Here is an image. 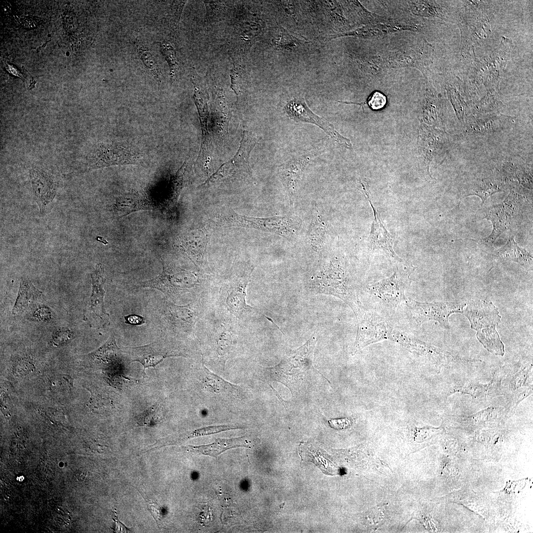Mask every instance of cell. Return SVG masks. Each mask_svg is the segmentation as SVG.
Here are the masks:
<instances>
[{"mask_svg": "<svg viewBox=\"0 0 533 533\" xmlns=\"http://www.w3.org/2000/svg\"><path fill=\"white\" fill-rule=\"evenodd\" d=\"M248 448L249 443L245 437L217 439L214 442L204 445H189L186 448L188 451L204 455L217 457L224 451L236 447Z\"/></svg>", "mask_w": 533, "mask_h": 533, "instance_id": "cell-24", "label": "cell"}, {"mask_svg": "<svg viewBox=\"0 0 533 533\" xmlns=\"http://www.w3.org/2000/svg\"><path fill=\"white\" fill-rule=\"evenodd\" d=\"M502 186L499 180L485 178L477 179L469 185L464 193L463 196L476 195L481 199V205L485 203L488 197L493 194L503 191Z\"/></svg>", "mask_w": 533, "mask_h": 533, "instance_id": "cell-26", "label": "cell"}, {"mask_svg": "<svg viewBox=\"0 0 533 533\" xmlns=\"http://www.w3.org/2000/svg\"><path fill=\"white\" fill-rule=\"evenodd\" d=\"M409 276L399 270L390 277L383 279L368 286L371 294L388 305L396 307L407 299L405 291Z\"/></svg>", "mask_w": 533, "mask_h": 533, "instance_id": "cell-13", "label": "cell"}, {"mask_svg": "<svg viewBox=\"0 0 533 533\" xmlns=\"http://www.w3.org/2000/svg\"><path fill=\"white\" fill-rule=\"evenodd\" d=\"M257 143V138L252 133L244 131L240 145L235 155L229 161L222 165L203 185L221 182L236 175L239 172H249L250 154Z\"/></svg>", "mask_w": 533, "mask_h": 533, "instance_id": "cell-11", "label": "cell"}, {"mask_svg": "<svg viewBox=\"0 0 533 533\" xmlns=\"http://www.w3.org/2000/svg\"><path fill=\"white\" fill-rule=\"evenodd\" d=\"M114 531L117 533H128L130 531L125 525L121 523L118 519L116 514L115 515V518L114 519Z\"/></svg>", "mask_w": 533, "mask_h": 533, "instance_id": "cell-50", "label": "cell"}, {"mask_svg": "<svg viewBox=\"0 0 533 533\" xmlns=\"http://www.w3.org/2000/svg\"><path fill=\"white\" fill-rule=\"evenodd\" d=\"M326 228L324 223L318 218L312 223L308 231V238L310 245L315 250L319 249L323 245Z\"/></svg>", "mask_w": 533, "mask_h": 533, "instance_id": "cell-35", "label": "cell"}, {"mask_svg": "<svg viewBox=\"0 0 533 533\" xmlns=\"http://www.w3.org/2000/svg\"><path fill=\"white\" fill-rule=\"evenodd\" d=\"M387 99L385 95L379 91L373 92L368 99V105L374 111H379L383 108L386 104Z\"/></svg>", "mask_w": 533, "mask_h": 533, "instance_id": "cell-40", "label": "cell"}, {"mask_svg": "<svg viewBox=\"0 0 533 533\" xmlns=\"http://www.w3.org/2000/svg\"><path fill=\"white\" fill-rule=\"evenodd\" d=\"M463 7L458 19L461 34L462 52H474L473 44L487 38L490 33L489 13L483 1H463Z\"/></svg>", "mask_w": 533, "mask_h": 533, "instance_id": "cell-3", "label": "cell"}, {"mask_svg": "<svg viewBox=\"0 0 533 533\" xmlns=\"http://www.w3.org/2000/svg\"><path fill=\"white\" fill-rule=\"evenodd\" d=\"M229 76L231 79L230 88L233 90L237 96L240 92V84L241 81L240 75L237 72L235 68L231 70Z\"/></svg>", "mask_w": 533, "mask_h": 533, "instance_id": "cell-46", "label": "cell"}, {"mask_svg": "<svg viewBox=\"0 0 533 533\" xmlns=\"http://www.w3.org/2000/svg\"><path fill=\"white\" fill-rule=\"evenodd\" d=\"M130 353L132 356V361H138L144 366L145 369L149 367H155L164 358L176 356L170 353L161 343H154L143 346L131 348Z\"/></svg>", "mask_w": 533, "mask_h": 533, "instance_id": "cell-22", "label": "cell"}, {"mask_svg": "<svg viewBox=\"0 0 533 533\" xmlns=\"http://www.w3.org/2000/svg\"><path fill=\"white\" fill-rule=\"evenodd\" d=\"M196 279L194 276L184 271H173L163 266L162 272L157 277L142 282L143 287L156 289L166 296H171L193 287Z\"/></svg>", "mask_w": 533, "mask_h": 533, "instance_id": "cell-14", "label": "cell"}, {"mask_svg": "<svg viewBox=\"0 0 533 533\" xmlns=\"http://www.w3.org/2000/svg\"><path fill=\"white\" fill-rule=\"evenodd\" d=\"M363 191L366 195L374 212V220L371 227L369 238L371 249H382L393 259L402 262V260L394 252L393 249V239L382 223L376 208L371 202L369 195L366 190L365 186L361 183Z\"/></svg>", "mask_w": 533, "mask_h": 533, "instance_id": "cell-17", "label": "cell"}, {"mask_svg": "<svg viewBox=\"0 0 533 533\" xmlns=\"http://www.w3.org/2000/svg\"><path fill=\"white\" fill-rule=\"evenodd\" d=\"M447 91L457 117L461 122H463L466 107V104L464 98L456 88L448 86Z\"/></svg>", "mask_w": 533, "mask_h": 533, "instance_id": "cell-36", "label": "cell"}, {"mask_svg": "<svg viewBox=\"0 0 533 533\" xmlns=\"http://www.w3.org/2000/svg\"><path fill=\"white\" fill-rule=\"evenodd\" d=\"M220 329L216 343L217 352L219 356L225 358L228 353L232 338L230 332L227 328L222 325Z\"/></svg>", "mask_w": 533, "mask_h": 533, "instance_id": "cell-38", "label": "cell"}, {"mask_svg": "<svg viewBox=\"0 0 533 533\" xmlns=\"http://www.w3.org/2000/svg\"><path fill=\"white\" fill-rule=\"evenodd\" d=\"M252 271L234 280L226 288L225 303L228 310L234 315H239L245 311L256 309L247 305L245 300L246 290Z\"/></svg>", "mask_w": 533, "mask_h": 533, "instance_id": "cell-18", "label": "cell"}, {"mask_svg": "<svg viewBox=\"0 0 533 533\" xmlns=\"http://www.w3.org/2000/svg\"><path fill=\"white\" fill-rule=\"evenodd\" d=\"M407 305L414 318L419 323L429 320L437 321L442 327L450 329V316L462 313L466 304L459 302H420L407 300Z\"/></svg>", "mask_w": 533, "mask_h": 533, "instance_id": "cell-8", "label": "cell"}, {"mask_svg": "<svg viewBox=\"0 0 533 533\" xmlns=\"http://www.w3.org/2000/svg\"><path fill=\"white\" fill-rule=\"evenodd\" d=\"M72 379L66 375L58 376L51 381L52 387L59 391L69 390L72 387Z\"/></svg>", "mask_w": 533, "mask_h": 533, "instance_id": "cell-42", "label": "cell"}, {"mask_svg": "<svg viewBox=\"0 0 533 533\" xmlns=\"http://www.w3.org/2000/svg\"><path fill=\"white\" fill-rule=\"evenodd\" d=\"M239 428L241 427L233 425L209 426L195 430L188 436V438L209 435L224 431Z\"/></svg>", "mask_w": 533, "mask_h": 533, "instance_id": "cell-39", "label": "cell"}, {"mask_svg": "<svg viewBox=\"0 0 533 533\" xmlns=\"http://www.w3.org/2000/svg\"><path fill=\"white\" fill-rule=\"evenodd\" d=\"M125 323L132 325H140L145 322V318L140 315L132 314L124 316Z\"/></svg>", "mask_w": 533, "mask_h": 533, "instance_id": "cell-48", "label": "cell"}, {"mask_svg": "<svg viewBox=\"0 0 533 533\" xmlns=\"http://www.w3.org/2000/svg\"><path fill=\"white\" fill-rule=\"evenodd\" d=\"M277 38H274L272 41L275 46H287V45L295 44L297 39L293 36L289 35L283 29H278Z\"/></svg>", "mask_w": 533, "mask_h": 533, "instance_id": "cell-41", "label": "cell"}, {"mask_svg": "<svg viewBox=\"0 0 533 533\" xmlns=\"http://www.w3.org/2000/svg\"><path fill=\"white\" fill-rule=\"evenodd\" d=\"M141 152L136 148L121 143H100L88 155L89 169L114 165L138 164L142 161Z\"/></svg>", "mask_w": 533, "mask_h": 533, "instance_id": "cell-4", "label": "cell"}, {"mask_svg": "<svg viewBox=\"0 0 533 533\" xmlns=\"http://www.w3.org/2000/svg\"><path fill=\"white\" fill-rule=\"evenodd\" d=\"M523 202V197L511 190L502 203L489 208L485 218L492 222L493 229L489 236L481 240L484 244L492 247L498 237L511 226Z\"/></svg>", "mask_w": 533, "mask_h": 533, "instance_id": "cell-6", "label": "cell"}, {"mask_svg": "<svg viewBox=\"0 0 533 533\" xmlns=\"http://www.w3.org/2000/svg\"><path fill=\"white\" fill-rule=\"evenodd\" d=\"M228 220L232 226L254 228L280 235L288 234L291 232L292 228L290 220L286 217L258 218L234 213Z\"/></svg>", "mask_w": 533, "mask_h": 533, "instance_id": "cell-15", "label": "cell"}, {"mask_svg": "<svg viewBox=\"0 0 533 533\" xmlns=\"http://www.w3.org/2000/svg\"><path fill=\"white\" fill-rule=\"evenodd\" d=\"M512 42L510 38L503 37L499 46L483 59L479 64L483 77V84L487 91H499L501 75L509 59Z\"/></svg>", "mask_w": 533, "mask_h": 533, "instance_id": "cell-9", "label": "cell"}, {"mask_svg": "<svg viewBox=\"0 0 533 533\" xmlns=\"http://www.w3.org/2000/svg\"><path fill=\"white\" fill-rule=\"evenodd\" d=\"M330 426L336 429H343L349 427L351 424V420L347 418L339 419H332L328 421Z\"/></svg>", "mask_w": 533, "mask_h": 533, "instance_id": "cell-47", "label": "cell"}, {"mask_svg": "<svg viewBox=\"0 0 533 533\" xmlns=\"http://www.w3.org/2000/svg\"><path fill=\"white\" fill-rule=\"evenodd\" d=\"M511 116L500 113L475 116L467 125L468 132L475 135H486L502 128Z\"/></svg>", "mask_w": 533, "mask_h": 533, "instance_id": "cell-23", "label": "cell"}, {"mask_svg": "<svg viewBox=\"0 0 533 533\" xmlns=\"http://www.w3.org/2000/svg\"><path fill=\"white\" fill-rule=\"evenodd\" d=\"M37 18L32 17H24L21 18V23L26 28H34L38 25Z\"/></svg>", "mask_w": 533, "mask_h": 533, "instance_id": "cell-49", "label": "cell"}, {"mask_svg": "<svg viewBox=\"0 0 533 533\" xmlns=\"http://www.w3.org/2000/svg\"><path fill=\"white\" fill-rule=\"evenodd\" d=\"M462 313L476 331V337L483 346L494 355L503 356L504 346L496 330L501 320L498 308L490 301L477 300L466 304Z\"/></svg>", "mask_w": 533, "mask_h": 533, "instance_id": "cell-2", "label": "cell"}, {"mask_svg": "<svg viewBox=\"0 0 533 533\" xmlns=\"http://www.w3.org/2000/svg\"><path fill=\"white\" fill-rule=\"evenodd\" d=\"M119 348L116 344L113 335L102 346L89 354L90 358L98 361L109 363L117 359Z\"/></svg>", "mask_w": 533, "mask_h": 533, "instance_id": "cell-32", "label": "cell"}, {"mask_svg": "<svg viewBox=\"0 0 533 533\" xmlns=\"http://www.w3.org/2000/svg\"><path fill=\"white\" fill-rule=\"evenodd\" d=\"M357 332L352 352L382 340L390 339L393 329L381 316L364 308L355 316Z\"/></svg>", "mask_w": 533, "mask_h": 533, "instance_id": "cell-5", "label": "cell"}, {"mask_svg": "<svg viewBox=\"0 0 533 533\" xmlns=\"http://www.w3.org/2000/svg\"><path fill=\"white\" fill-rule=\"evenodd\" d=\"M499 91H487V93L476 103L473 108L475 116L500 113L504 105L500 100Z\"/></svg>", "mask_w": 533, "mask_h": 533, "instance_id": "cell-30", "label": "cell"}, {"mask_svg": "<svg viewBox=\"0 0 533 533\" xmlns=\"http://www.w3.org/2000/svg\"><path fill=\"white\" fill-rule=\"evenodd\" d=\"M284 109L291 119L317 125L338 144L348 148L352 147L350 140L341 135L326 119L314 113L304 98H294L286 104Z\"/></svg>", "mask_w": 533, "mask_h": 533, "instance_id": "cell-10", "label": "cell"}, {"mask_svg": "<svg viewBox=\"0 0 533 533\" xmlns=\"http://www.w3.org/2000/svg\"><path fill=\"white\" fill-rule=\"evenodd\" d=\"M70 333L69 332L62 331L56 334L54 338V342L56 344H59L68 340V339H70Z\"/></svg>", "mask_w": 533, "mask_h": 533, "instance_id": "cell-51", "label": "cell"}, {"mask_svg": "<svg viewBox=\"0 0 533 533\" xmlns=\"http://www.w3.org/2000/svg\"><path fill=\"white\" fill-rule=\"evenodd\" d=\"M314 294L332 295L347 304L355 315L363 308L344 263L333 259L312 276L308 285Z\"/></svg>", "mask_w": 533, "mask_h": 533, "instance_id": "cell-1", "label": "cell"}, {"mask_svg": "<svg viewBox=\"0 0 533 533\" xmlns=\"http://www.w3.org/2000/svg\"><path fill=\"white\" fill-rule=\"evenodd\" d=\"M138 54L153 77L158 82H161V72L157 61L149 49L140 42L135 43Z\"/></svg>", "mask_w": 533, "mask_h": 533, "instance_id": "cell-33", "label": "cell"}, {"mask_svg": "<svg viewBox=\"0 0 533 533\" xmlns=\"http://www.w3.org/2000/svg\"><path fill=\"white\" fill-rule=\"evenodd\" d=\"M161 410L157 405H154L136 416L137 423L140 426H153L160 421Z\"/></svg>", "mask_w": 533, "mask_h": 533, "instance_id": "cell-34", "label": "cell"}, {"mask_svg": "<svg viewBox=\"0 0 533 533\" xmlns=\"http://www.w3.org/2000/svg\"><path fill=\"white\" fill-rule=\"evenodd\" d=\"M34 366L29 359L26 358L18 360L13 367V371L17 375H25L33 371Z\"/></svg>", "mask_w": 533, "mask_h": 533, "instance_id": "cell-44", "label": "cell"}, {"mask_svg": "<svg viewBox=\"0 0 533 533\" xmlns=\"http://www.w3.org/2000/svg\"><path fill=\"white\" fill-rule=\"evenodd\" d=\"M139 492L145 499L147 503V506L148 510L151 513L157 525L160 523L161 521V518L162 516V510L160 505L156 501L151 500L147 498L140 491L138 490Z\"/></svg>", "mask_w": 533, "mask_h": 533, "instance_id": "cell-43", "label": "cell"}, {"mask_svg": "<svg viewBox=\"0 0 533 533\" xmlns=\"http://www.w3.org/2000/svg\"><path fill=\"white\" fill-rule=\"evenodd\" d=\"M92 291L84 313L83 320L91 328H101L110 324V315L104 307V284L106 281L104 267L97 264L91 274Z\"/></svg>", "mask_w": 533, "mask_h": 533, "instance_id": "cell-7", "label": "cell"}, {"mask_svg": "<svg viewBox=\"0 0 533 533\" xmlns=\"http://www.w3.org/2000/svg\"><path fill=\"white\" fill-rule=\"evenodd\" d=\"M146 196L138 191H132L116 197L114 211L117 217L122 218L135 212L152 209Z\"/></svg>", "mask_w": 533, "mask_h": 533, "instance_id": "cell-21", "label": "cell"}, {"mask_svg": "<svg viewBox=\"0 0 533 533\" xmlns=\"http://www.w3.org/2000/svg\"><path fill=\"white\" fill-rule=\"evenodd\" d=\"M4 65L5 68L11 74L23 79L22 74L14 66L11 65L10 63H7L6 62H4Z\"/></svg>", "mask_w": 533, "mask_h": 533, "instance_id": "cell-52", "label": "cell"}, {"mask_svg": "<svg viewBox=\"0 0 533 533\" xmlns=\"http://www.w3.org/2000/svg\"><path fill=\"white\" fill-rule=\"evenodd\" d=\"M204 367L203 383L205 389L215 394L231 393L237 395L240 387L232 384L215 375L205 366Z\"/></svg>", "mask_w": 533, "mask_h": 533, "instance_id": "cell-28", "label": "cell"}, {"mask_svg": "<svg viewBox=\"0 0 533 533\" xmlns=\"http://www.w3.org/2000/svg\"><path fill=\"white\" fill-rule=\"evenodd\" d=\"M33 189L40 212L54 199L56 194L54 183L44 171L33 169L30 171Z\"/></svg>", "mask_w": 533, "mask_h": 533, "instance_id": "cell-20", "label": "cell"}, {"mask_svg": "<svg viewBox=\"0 0 533 533\" xmlns=\"http://www.w3.org/2000/svg\"><path fill=\"white\" fill-rule=\"evenodd\" d=\"M316 343V337L313 334L303 345L292 351L290 361L297 365L311 366Z\"/></svg>", "mask_w": 533, "mask_h": 533, "instance_id": "cell-31", "label": "cell"}, {"mask_svg": "<svg viewBox=\"0 0 533 533\" xmlns=\"http://www.w3.org/2000/svg\"><path fill=\"white\" fill-rule=\"evenodd\" d=\"M391 340L393 341L404 347L420 356L426 357L436 363L448 364L458 362H471L455 356L450 352L419 340L406 333L393 329Z\"/></svg>", "mask_w": 533, "mask_h": 533, "instance_id": "cell-12", "label": "cell"}, {"mask_svg": "<svg viewBox=\"0 0 533 533\" xmlns=\"http://www.w3.org/2000/svg\"><path fill=\"white\" fill-rule=\"evenodd\" d=\"M316 155V152L311 151L299 157L292 158L279 167L281 180L287 190L291 203L292 204L298 183L303 172L307 164Z\"/></svg>", "mask_w": 533, "mask_h": 533, "instance_id": "cell-16", "label": "cell"}, {"mask_svg": "<svg viewBox=\"0 0 533 533\" xmlns=\"http://www.w3.org/2000/svg\"><path fill=\"white\" fill-rule=\"evenodd\" d=\"M42 292L36 288L27 277H22L19 290L12 310L13 314L22 313L36 304Z\"/></svg>", "mask_w": 533, "mask_h": 533, "instance_id": "cell-25", "label": "cell"}, {"mask_svg": "<svg viewBox=\"0 0 533 533\" xmlns=\"http://www.w3.org/2000/svg\"><path fill=\"white\" fill-rule=\"evenodd\" d=\"M161 51L167 61L171 78L175 77L178 70V64L176 58V52L174 47L168 42H162L160 44Z\"/></svg>", "mask_w": 533, "mask_h": 533, "instance_id": "cell-37", "label": "cell"}, {"mask_svg": "<svg viewBox=\"0 0 533 533\" xmlns=\"http://www.w3.org/2000/svg\"><path fill=\"white\" fill-rule=\"evenodd\" d=\"M180 244L183 250L197 267L204 269L207 266V238L203 230L197 229L184 234Z\"/></svg>", "mask_w": 533, "mask_h": 533, "instance_id": "cell-19", "label": "cell"}, {"mask_svg": "<svg viewBox=\"0 0 533 533\" xmlns=\"http://www.w3.org/2000/svg\"><path fill=\"white\" fill-rule=\"evenodd\" d=\"M497 252L499 258L502 260L522 265L532 264V255L525 249L520 247L513 237H509L506 243Z\"/></svg>", "mask_w": 533, "mask_h": 533, "instance_id": "cell-29", "label": "cell"}, {"mask_svg": "<svg viewBox=\"0 0 533 533\" xmlns=\"http://www.w3.org/2000/svg\"><path fill=\"white\" fill-rule=\"evenodd\" d=\"M168 311L169 321L175 327L186 330L193 329L197 315L189 305H170Z\"/></svg>", "mask_w": 533, "mask_h": 533, "instance_id": "cell-27", "label": "cell"}, {"mask_svg": "<svg viewBox=\"0 0 533 533\" xmlns=\"http://www.w3.org/2000/svg\"><path fill=\"white\" fill-rule=\"evenodd\" d=\"M488 386L489 385L481 384L469 385L460 388L459 390H457V391H461V392L466 393L476 397L488 392L489 389Z\"/></svg>", "mask_w": 533, "mask_h": 533, "instance_id": "cell-45", "label": "cell"}]
</instances>
